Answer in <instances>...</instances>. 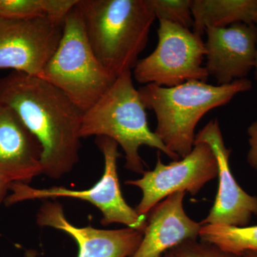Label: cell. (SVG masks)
Wrapping results in <instances>:
<instances>
[{"instance_id": "cell-1", "label": "cell", "mask_w": 257, "mask_h": 257, "mask_svg": "<svg viewBox=\"0 0 257 257\" xmlns=\"http://www.w3.org/2000/svg\"><path fill=\"white\" fill-rule=\"evenodd\" d=\"M0 103L13 109L42 148V175L59 179L79 159L83 111L37 76L14 72L0 78Z\"/></svg>"}, {"instance_id": "cell-2", "label": "cell", "mask_w": 257, "mask_h": 257, "mask_svg": "<svg viewBox=\"0 0 257 257\" xmlns=\"http://www.w3.org/2000/svg\"><path fill=\"white\" fill-rule=\"evenodd\" d=\"M76 7L103 67L115 78L133 69L157 19L148 0H78Z\"/></svg>"}, {"instance_id": "cell-3", "label": "cell", "mask_w": 257, "mask_h": 257, "mask_svg": "<svg viewBox=\"0 0 257 257\" xmlns=\"http://www.w3.org/2000/svg\"><path fill=\"white\" fill-rule=\"evenodd\" d=\"M251 88L252 83L245 78L222 85L198 80L172 87L150 84L138 91L146 109L153 110L156 115L155 133L170 151L182 159L192 152L194 131L203 116Z\"/></svg>"}, {"instance_id": "cell-4", "label": "cell", "mask_w": 257, "mask_h": 257, "mask_svg": "<svg viewBox=\"0 0 257 257\" xmlns=\"http://www.w3.org/2000/svg\"><path fill=\"white\" fill-rule=\"evenodd\" d=\"M133 76L132 70L120 74L100 99L83 112L79 136L114 140L124 152L125 168L143 175L147 165L140 155L141 147L157 149L173 161L180 158L150 128L146 107L134 85Z\"/></svg>"}, {"instance_id": "cell-5", "label": "cell", "mask_w": 257, "mask_h": 257, "mask_svg": "<svg viewBox=\"0 0 257 257\" xmlns=\"http://www.w3.org/2000/svg\"><path fill=\"white\" fill-rule=\"evenodd\" d=\"M38 77L60 89L83 112L114 82L96 58L77 7L64 18L58 47Z\"/></svg>"}, {"instance_id": "cell-6", "label": "cell", "mask_w": 257, "mask_h": 257, "mask_svg": "<svg viewBox=\"0 0 257 257\" xmlns=\"http://www.w3.org/2000/svg\"><path fill=\"white\" fill-rule=\"evenodd\" d=\"M96 143L102 153L104 170L101 179L91 188L75 190L64 187L37 189L23 182H12V193L5 199L7 206L24 201L71 198L86 201L95 206L102 214L101 224H121L143 232L147 225V216L140 215L130 207L122 196L117 173V159L120 156L118 144L111 139L96 138Z\"/></svg>"}, {"instance_id": "cell-7", "label": "cell", "mask_w": 257, "mask_h": 257, "mask_svg": "<svg viewBox=\"0 0 257 257\" xmlns=\"http://www.w3.org/2000/svg\"><path fill=\"white\" fill-rule=\"evenodd\" d=\"M158 43L150 55L139 60L133 75L140 84L172 87L209 77L203 60L207 51L202 37L189 29L159 20Z\"/></svg>"}, {"instance_id": "cell-8", "label": "cell", "mask_w": 257, "mask_h": 257, "mask_svg": "<svg viewBox=\"0 0 257 257\" xmlns=\"http://www.w3.org/2000/svg\"><path fill=\"white\" fill-rule=\"evenodd\" d=\"M218 165L214 152L205 143L194 144L187 156L165 165L157 156L153 170L145 171L142 178L127 180V185L138 187L143 197L135 208L140 215L147 216L152 208L171 194L186 192L194 196L218 177Z\"/></svg>"}, {"instance_id": "cell-9", "label": "cell", "mask_w": 257, "mask_h": 257, "mask_svg": "<svg viewBox=\"0 0 257 257\" xmlns=\"http://www.w3.org/2000/svg\"><path fill=\"white\" fill-rule=\"evenodd\" d=\"M62 25L48 17L0 16V69L40 76L58 47Z\"/></svg>"}, {"instance_id": "cell-10", "label": "cell", "mask_w": 257, "mask_h": 257, "mask_svg": "<svg viewBox=\"0 0 257 257\" xmlns=\"http://www.w3.org/2000/svg\"><path fill=\"white\" fill-rule=\"evenodd\" d=\"M196 143L211 147L219 171V189L214 205L201 224L247 226L252 216H257V197L245 192L233 176L229 164L231 151L225 145L218 119L211 120L199 131Z\"/></svg>"}, {"instance_id": "cell-11", "label": "cell", "mask_w": 257, "mask_h": 257, "mask_svg": "<svg viewBox=\"0 0 257 257\" xmlns=\"http://www.w3.org/2000/svg\"><path fill=\"white\" fill-rule=\"evenodd\" d=\"M205 67L218 85L246 78L254 67L257 47L255 24L235 23L205 31Z\"/></svg>"}, {"instance_id": "cell-12", "label": "cell", "mask_w": 257, "mask_h": 257, "mask_svg": "<svg viewBox=\"0 0 257 257\" xmlns=\"http://www.w3.org/2000/svg\"><path fill=\"white\" fill-rule=\"evenodd\" d=\"M37 223L64 231L77 245V257H130L138 249L143 232L131 228L99 229L92 226L78 227L66 218L60 202L47 201L39 209Z\"/></svg>"}, {"instance_id": "cell-13", "label": "cell", "mask_w": 257, "mask_h": 257, "mask_svg": "<svg viewBox=\"0 0 257 257\" xmlns=\"http://www.w3.org/2000/svg\"><path fill=\"white\" fill-rule=\"evenodd\" d=\"M186 194L174 193L152 208L147 214L143 240L130 257H162L184 241L197 240L202 225L184 210Z\"/></svg>"}, {"instance_id": "cell-14", "label": "cell", "mask_w": 257, "mask_h": 257, "mask_svg": "<svg viewBox=\"0 0 257 257\" xmlns=\"http://www.w3.org/2000/svg\"><path fill=\"white\" fill-rule=\"evenodd\" d=\"M42 148L17 113L0 103V177L28 184L42 175Z\"/></svg>"}, {"instance_id": "cell-15", "label": "cell", "mask_w": 257, "mask_h": 257, "mask_svg": "<svg viewBox=\"0 0 257 257\" xmlns=\"http://www.w3.org/2000/svg\"><path fill=\"white\" fill-rule=\"evenodd\" d=\"M193 32L202 37L209 28L254 24L257 0H192Z\"/></svg>"}, {"instance_id": "cell-16", "label": "cell", "mask_w": 257, "mask_h": 257, "mask_svg": "<svg viewBox=\"0 0 257 257\" xmlns=\"http://www.w3.org/2000/svg\"><path fill=\"white\" fill-rule=\"evenodd\" d=\"M199 236L204 242L211 243L223 251L239 256H242L246 251H257V225H202Z\"/></svg>"}, {"instance_id": "cell-17", "label": "cell", "mask_w": 257, "mask_h": 257, "mask_svg": "<svg viewBox=\"0 0 257 257\" xmlns=\"http://www.w3.org/2000/svg\"><path fill=\"white\" fill-rule=\"evenodd\" d=\"M78 0H0V16L10 19L48 17L63 23Z\"/></svg>"}, {"instance_id": "cell-18", "label": "cell", "mask_w": 257, "mask_h": 257, "mask_svg": "<svg viewBox=\"0 0 257 257\" xmlns=\"http://www.w3.org/2000/svg\"><path fill=\"white\" fill-rule=\"evenodd\" d=\"M148 3L159 20L189 30L193 27L192 0H148Z\"/></svg>"}, {"instance_id": "cell-19", "label": "cell", "mask_w": 257, "mask_h": 257, "mask_svg": "<svg viewBox=\"0 0 257 257\" xmlns=\"http://www.w3.org/2000/svg\"><path fill=\"white\" fill-rule=\"evenodd\" d=\"M175 257H243L223 251L211 243L189 240L172 248Z\"/></svg>"}, {"instance_id": "cell-20", "label": "cell", "mask_w": 257, "mask_h": 257, "mask_svg": "<svg viewBox=\"0 0 257 257\" xmlns=\"http://www.w3.org/2000/svg\"><path fill=\"white\" fill-rule=\"evenodd\" d=\"M248 148L246 160L250 167L257 172V119L247 128Z\"/></svg>"}, {"instance_id": "cell-21", "label": "cell", "mask_w": 257, "mask_h": 257, "mask_svg": "<svg viewBox=\"0 0 257 257\" xmlns=\"http://www.w3.org/2000/svg\"><path fill=\"white\" fill-rule=\"evenodd\" d=\"M11 183L12 182H10L7 179L0 177V204L5 201L7 194L10 190V185Z\"/></svg>"}, {"instance_id": "cell-22", "label": "cell", "mask_w": 257, "mask_h": 257, "mask_svg": "<svg viewBox=\"0 0 257 257\" xmlns=\"http://www.w3.org/2000/svg\"><path fill=\"white\" fill-rule=\"evenodd\" d=\"M243 257H257V251H246L242 254Z\"/></svg>"}, {"instance_id": "cell-23", "label": "cell", "mask_w": 257, "mask_h": 257, "mask_svg": "<svg viewBox=\"0 0 257 257\" xmlns=\"http://www.w3.org/2000/svg\"><path fill=\"white\" fill-rule=\"evenodd\" d=\"M254 24H255V25H256V26L257 27V18L256 19V20H255ZM253 69H254L255 79H256L257 80V47H256V58H255V64H254V67H253Z\"/></svg>"}, {"instance_id": "cell-24", "label": "cell", "mask_w": 257, "mask_h": 257, "mask_svg": "<svg viewBox=\"0 0 257 257\" xmlns=\"http://www.w3.org/2000/svg\"><path fill=\"white\" fill-rule=\"evenodd\" d=\"M27 257H40L37 256L36 253H35L34 251H28L27 253Z\"/></svg>"}, {"instance_id": "cell-25", "label": "cell", "mask_w": 257, "mask_h": 257, "mask_svg": "<svg viewBox=\"0 0 257 257\" xmlns=\"http://www.w3.org/2000/svg\"><path fill=\"white\" fill-rule=\"evenodd\" d=\"M164 257H175V256H174V253L172 252V250H170V251H167L165 253Z\"/></svg>"}]
</instances>
